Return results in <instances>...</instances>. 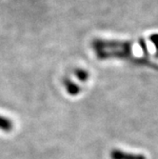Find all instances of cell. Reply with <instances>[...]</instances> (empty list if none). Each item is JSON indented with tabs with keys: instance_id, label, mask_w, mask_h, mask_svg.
<instances>
[{
	"instance_id": "obj_1",
	"label": "cell",
	"mask_w": 158,
	"mask_h": 159,
	"mask_svg": "<svg viewBox=\"0 0 158 159\" xmlns=\"http://www.w3.org/2000/svg\"><path fill=\"white\" fill-rule=\"evenodd\" d=\"M112 159H146L145 156L141 154H133V153H126L119 151H114L111 153Z\"/></svg>"
},
{
	"instance_id": "obj_2",
	"label": "cell",
	"mask_w": 158,
	"mask_h": 159,
	"mask_svg": "<svg viewBox=\"0 0 158 159\" xmlns=\"http://www.w3.org/2000/svg\"><path fill=\"white\" fill-rule=\"evenodd\" d=\"M0 129L4 132H11L12 129V123L10 119L0 115Z\"/></svg>"
}]
</instances>
